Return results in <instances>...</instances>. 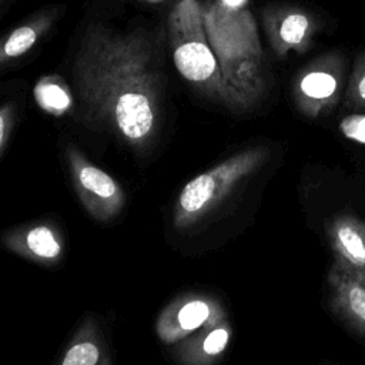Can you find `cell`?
Instances as JSON below:
<instances>
[{"instance_id":"3957f363","label":"cell","mask_w":365,"mask_h":365,"mask_svg":"<svg viewBox=\"0 0 365 365\" xmlns=\"http://www.w3.org/2000/svg\"><path fill=\"white\" fill-rule=\"evenodd\" d=\"M167 36L178 73L202 94L228 107L220 66L207 38L202 4L177 0L167 19Z\"/></svg>"},{"instance_id":"ffe728a7","label":"cell","mask_w":365,"mask_h":365,"mask_svg":"<svg viewBox=\"0 0 365 365\" xmlns=\"http://www.w3.org/2000/svg\"><path fill=\"white\" fill-rule=\"evenodd\" d=\"M3 3H4V0H0V6H1V4H3Z\"/></svg>"},{"instance_id":"30bf717a","label":"cell","mask_w":365,"mask_h":365,"mask_svg":"<svg viewBox=\"0 0 365 365\" xmlns=\"http://www.w3.org/2000/svg\"><path fill=\"white\" fill-rule=\"evenodd\" d=\"M327 281L332 311L365 336V271L334 261Z\"/></svg>"},{"instance_id":"e0dca14e","label":"cell","mask_w":365,"mask_h":365,"mask_svg":"<svg viewBox=\"0 0 365 365\" xmlns=\"http://www.w3.org/2000/svg\"><path fill=\"white\" fill-rule=\"evenodd\" d=\"M19 117V103L9 100L0 104V157L4 154Z\"/></svg>"},{"instance_id":"9a60e30c","label":"cell","mask_w":365,"mask_h":365,"mask_svg":"<svg viewBox=\"0 0 365 365\" xmlns=\"http://www.w3.org/2000/svg\"><path fill=\"white\" fill-rule=\"evenodd\" d=\"M34 98L44 111L53 115L66 114L76 103L70 87L56 74L38 78L34 86Z\"/></svg>"},{"instance_id":"8992f818","label":"cell","mask_w":365,"mask_h":365,"mask_svg":"<svg viewBox=\"0 0 365 365\" xmlns=\"http://www.w3.org/2000/svg\"><path fill=\"white\" fill-rule=\"evenodd\" d=\"M64 158L74 191L84 210L98 222L113 221L124 208L125 192L121 184L91 163L74 144L64 147Z\"/></svg>"},{"instance_id":"ac0fdd59","label":"cell","mask_w":365,"mask_h":365,"mask_svg":"<svg viewBox=\"0 0 365 365\" xmlns=\"http://www.w3.org/2000/svg\"><path fill=\"white\" fill-rule=\"evenodd\" d=\"M341 133L359 144H365V114H351L339 121Z\"/></svg>"},{"instance_id":"5bb4252c","label":"cell","mask_w":365,"mask_h":365,"mask_svg":"<svg viewBox=\"0 0 365 365\" xmlns=\"http://www.w3.org/2000/svg\"><path fill=\"white\" fill-rule=\"evenodd\" d=\"M57 365H114L106 339L93 317L84 318Z\"/></svg>"},{"instance_id":"4fadbf2b","label":"cell","mask_w":365,"mask_h":365,"mask_svg":"<svg viewBox=\"0 0 365 365\" xmlns=\"http://www.w3.org/2000/svg\"><path fill=\"white\" fill-rule=\"evenodd\" d=\"M328 240L339 264L365 271V221L338 215L328 225Z\"/></svg>"},{"instance_id":"277c9868","label":"cell","mask_w":365,"mask_h":365,"mask_svg":"<svg viewBox=\"0 0 365 365\" xmlns=\"http://www.w3.org/2000/svg\"><path fill=\"white\" fill-rule=\"evenodd\" d=\"M204 27L218 66L264 57L257 21L248 7H230L218 0L202 4Z\"/></svg>"},{"instance_id":"2e32d148","label":"cell","mask_w":365,"mask_h":365,"mask_svg":"<svg viewBox=\"0 0 365 365\" xmlns=\"http://www.w3.org/2000/svg\"><path fill=\"white\" fill-rule=\"evenodd\" d=\"M345 103L348 108H365V51L358 54L346 80Z\"/></svg>"},{"instance_id":"5b68a950","label":"cell","mask_w":365,"mask_h":365,"mask_svg":"<svg viewBox=\"0 0 365 365\" xmlns=\"http://www.w3.org/2000/svg\"><path fill=\"white\" fill-rule=\"evenodd\" d=\"M346 80V60L341 51L318 56L294 76L291 94L295 108L307 118L331 113L341 98Z\"/></svg>"},{"instance_id":"d6986e66","label":"cell","mask_w":365,"mask_h":365,"mask_svg":"<svg viewBox=\"0 0 365 365\" xmlns=\"http://www.w3.org/2000/svg\"><path fill=\"white\" fill-rule=\"evenodd\" d=\"M218 1L230 7H247V3H248V0H218Z\"/></svg>"},{"instance_id":"44dd1931","label":"cell","mask_w":365,"mask_h":365,"mask_svg":"<svg viewBox=\"0 0 365 365\" xmlns=\"http://www.w3.org/2000/svg\"><path fill=\"white\" fill-rule=\"evenodd\" d=\"M0 93H1V87H0Z\"/></svg>"},{"instance_id":"7c38bea8","label":"cell","mask_w":365,"mask_h":365,"mask_svg":"<svg viewBox=\"0 0 365 365\" xmlns=\"http://www.w3.org/2000/svg\"><path fill=\"white\" fill-rule=\"evenodd\" d=\"M64 7L51 6L38 10L30 19L0 37V68L29 53L56 24Z\"/></svg>"},{"instance_id":"7a4b0ae2","label":"cell","mask_w":365,"mask_h":365,"mask_svg":"<svg viewBox=\"0 0 365 365\" xmlns=\"http://www.w3.org/2000/svg\"><path fill=\"white\" fill-rule=\"evenodd\" d=\"M269 157L264 145L244 148L191 178L178 192L171 220L177 231L191 230L211 217Z\"/></svg>"},{"instance_id":"ba28073f","label":"cell","mask_w":365,"mask_h":365,"mask_svg":"<svg viewBox=\"0 0 365 365\" xmlns=\"http://www.w3.org/2000/svg\"><path fill=\"white\" fill-rule=\"evenodd\" d=\"M261 16L265 37L278 58L307 53L321 29L318 17L297 4L272 3L262 9Z\"/></svg>"},{"instance_id":"52a82bcc","label":"cell","mask_w":365,"mask_h":365,"mask_svg":"<svg viewBox=\"0 0 365 365\" xmlns=\"http://www.w3.org/2000/svg\"><path fill=\"white\" fill-rule=\"evenodd\" d=\"M224 319H227L225 309L218 299L204 292H187L161 309L154 329L164 345H174Z\"/></svg>"},{"instance_id":"9c48e42d","label":"cell","mask_w":365,"mask_h":365,"mask_svg":"<svg viewBox=\"0 0 365 365\" xmlns=\"http://www.w3.org/2000/svg\"><path fill=\"white\" fill-rule=\"evenodd\" d=\"M0 241L6 250L46 267L58 264L64 254L63 234L54 224L44 221L9 230Z\"/></svg>"},{"instance_id":"8fae6325","label":"cell","mask_w":365,"mask_h":365,"mask_svg":"<svg viewBox=\"0 0 365 365\" xmlns=\"http://www.w3.org/2000/svg\"><path fill=\"white\" fill-rule=\"evenodd\" d=\"M231 324L224 319L174 344L173 358L177 365H214L228 348Z\"/></svg>"},{"instance_id":"6da1fadb","label":"cell","mask_w":365,"mask_h":365,"mask_svg":"<svg viewBox=\"0 0 365 365\" xmlns=\"http://www.w3.org/2000/svg\"><path fill=\"white\" fill-rule=\"evenodd\" d=\"M71 78L84 121L137 154L151 148L163 115V78L145 30L90 23L74 53Z\"/></svg>"}]
</instances>
